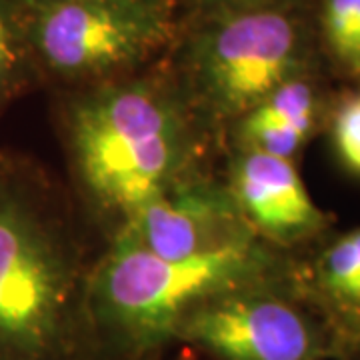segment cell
Returning a JSON list of instances; mask_svg holds the SVG:
<instances>
[{
  "instance_id": "1",
  "label": "cell",
  "mask_w": 360,
  "mask_h": 360,
  "mask_svg": "<svg viewBox=\"0 0 360 360\" xmlns=\"http://www.w3.org/2000/svg\"><path fill=\"white\" fill-rule=\"evenodd\" d=\"M274 269L260 236L188 258H160L115 238L84 283L94 360H160L191 310L231 290L270 284Z\"/></svg>"
},
{
  "instance_id": "2",
  "label": "cell",
  "mask_w": 360,
  "mask_h": 360,
  "mask_svg": "<svg viewBox=\"0 0 360 360\" xmlns=\"http://www.w3.org/2000/svg\"><path fill=\"white\" fill-rule=\"evenodd\" d=\"M86 276L37 193L0 162V360H94Z\"/></svg>"
},
{
  "instance_id": "3",
  "label": "cell",
  "mask_w": 360,
  "mask_h": 360,
  "mask_svg": "<svg viewBox=\"0 0 360 360\" xmlns=\"http://www.w3.org/2000/svg\"><path fill=\"white\" fill-rule=\"evenodd\" d=\"M70 150L90 198L129 219L184 174L193 132L179 96L155 80L108 82L70 108Z\"/></svg>"
},
{
  "instance_id": "4",
  "label": "cell",
  "mask_w": 360,
  "mask_h": 360,
  "mask_svg": "<svg viewBox=\"0 0 360 360\" xmlns=\"http://www.w3.org/2000/svg\"><path fill=\"white\" fill-rule=\"evenodd\" d=\"M182 68L205 110L240 120L286 80L304 77V32L283 4L206 14L186 40Z\"/></svg>"
},
{
  "instance_id": "5",
  "label": "cell",
  "mask_w": 360,
  "mask_h": 360,
  "mask_svg": "<svg viewBox=\"0 0 360 360\" xmlns=\"http://www.w3.org/2000/svg\"><path fill=\"white\" fill-rule=\"evenodd\" d=\"M34 65L66 80H104L139 66L172 39L168 0L25 6Z\"/></svg>"
},
{
  "instance_id": "6",
  "label": "cell",
  "mask_w": 360,
  "mask_h": 360,
  "mask_svg": "<svg viewBox=\"0 0 360 360\" xmlns=\"http://www.w3.org/2000/svg\"><path fill=\"white\" fill-rule=\"evenodd\" d=\"M174 342L214 360H326L336 356L322 319L274 290L272 283L208 298L174 333Z\"/></svg>"
},
{
  "instance_id": "7",
  "label": "cell",
  "mask_w": 360,
  "mask_h": 360,
  "mask_svg": "<svg viewBox=\"0 0 360 360\" xmlns=\"http://www.w3.org/2000/svg\"><path fill=\"white\" fill-rule=\"evenodd\" d=\"M260 236L240 214L229 186L182 176L122 220L118 240L160 258H188Z\"/></svg>"
},
{
  "instance_id": "8",
  "label": "cell",
  "mask_w": 360,
  "mask_h": 360,
  "mask_svg": "<svg viewBox=\"0 0 360 360\" xmlns=\"http://www.w3.org/2000/svg\"><path fill=\"white\" fill-rule=\"evenodd\" d=\"M229 191L246 222L270 240L295 243L326 226L288 158L243 148L232 160Z\"/></svg>"
},
{
  "instance_id": "9",
  "label": "cell",
  "mask_w": 360,
  "mask_h": 360,
  "mask_svg": "<svg viewBox=\"0 0 360 360\" xmlns=\"http://www.w3.org/2000/svg\"><path fill=\"white\" fill-rule=\"evenodd\" d=\"M319 98L307 77L286 80L238 120L243 148L292 160L316 127Z\"/></svg>"
},
{
  "instance_id": "10",
  "label": "cell",
  "mask_w": 360,
  "mask_h": 360,
  "mask_svg": "<svg viewBox=\"0 0 360 360\" xmlns=\"http://www.w3.org/2000/svg\"><path fill=\"white\" fill-rule=\"evenodd\" d=\"M314 295L328 333L335 322L360 307V229L340 236L316 260Z\"/></svg>"
},
{
  "instance_id": "11",
  "label": "cell",
  "mask_w": 360,
  "mask_h": 360,
  "mask_svg": "<svg viewBox=\"0 0 360 360\" xmlns=\"http://www.w3.org/2000/svg\"><path fill=\"white\" fill-rule=\"evenodd\" d=\"M34 65L20 0H0V106L11 101Z\"/></svg>"
},
{
  "instance_id": "12",
  "label": "cell",
  "mask_w": 360,
  "mask_h": 360,
  "mask_svg": "<svg viewBox=\"0 0 360 360\" xmlns=\"http://www.w3.org/2000/svg\"><path fill=\"white\" fill-rule=\"evenodd\" d=\"M321 28L336 65L360 77V0H322Z\"/></svg>"
},
{
  "instance_id": "13",
  "label": "cell",
  "mask_w": 360,
  "mask_h": 360,
  "mask_svg": "<svg viewBox=\"0 0 360 360\" xmlns=\"http://www.w3.org/2000/svg\"><path fill=\"white\" fill-rule=\"evenodd\" d=\"M333 142L340 162L360 176V92L338 106L333 120Z\"/></svg>"
},
{
  "instance_id": "14",
  "label": "cell",
  "mask_w": 360,
  "mask_h": 360,
  "mask_svg": "<svg viewBox=\"0 0 360 360\" xmlns=\"http://www.w3.org/2000/svg\"><path fill=\"white\" fill-rule=\"evenodd\" d=\"M336 354H359L360 356V307L348 312L330 326Z\"/></svg>"
},
{
  "instance_id": "15",
  "label": "cell",
  "mask_w": 360,
  "mask_h": 360,
  "mask_svg": "<svg viewBox=\"0 0 360 360\" xmlns=\"http://www.w3.org/2000/svg\"><path fill=\"white\" fill-rule=\"evenodd\" d=\"M206 14L224 13V11H243V8H258V6H272L283 4V0H191Z\"/></svg>"
},
{
  "instance_id": "16",
  "label": "cell",
  "mask_w": 360,
  "mask_h": 360,
  "mask_svg": "<svg viewBox=\"0 0 360 360\" xmlns=\"http://www.w3.org/2000/svg\"><path fill=\"white\" fill-rule=\"evenodd\" d=\"M58 2H136V0H20V4H25V6L58 4Z\"/></svg>"
},
{
  "instance_id": "17",
  "label": "cell",
  "mask_w": 360,
  "mask_h": 360,
  "mask_svg": "<svg viewBox=\"0 0 360 360\" xmlns=\"http://www.w3.org/2000/svg\"><path fill=\"white\" fill-rule=\"evenodd\" d=\"M0 162H2V158H0Z\"/></svg>"
}]
</instances>
